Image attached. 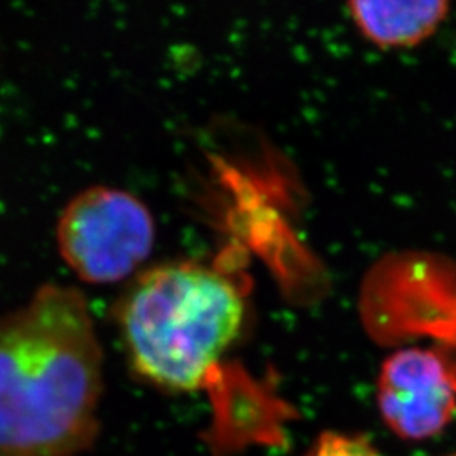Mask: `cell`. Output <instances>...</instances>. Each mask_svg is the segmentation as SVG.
<instances>
[{
    "label": "cell",
    "instance_id": "obj_3",
    "mask_svg": "<svg viewBox=\"0 0 456 456\" xmlns=\"http://www.w3.org/2000/svg\"><path fill=\"white\" fill-rule=\"evenodd\" d=\"M154 240L156 225L146 203L105 184L73 196L56 224L61 259L88 284L131 277L151 256Z\"/></svg>",
    "mask_w": 456,
    "mask_h": 456
},
{
    "label": "cell",
    "instance_id": "obj_6",
    "mask_svg": "<svg viewBox=\"0 0 456 456\" xmlns=\"http://www.w3.org/2000/svg\"><path fill=\"white\" fill-rule=\"evenodd\" d=\"M303 456H382V453L365 436L326 431Z\"/></svg>",
    "mask_w": 456,
    "mask_h": 456
},
{
    "label": "cell",
    "instance_id": "obj_5",
    "mask_svg": "<svg viewBox=\"0 0 456 456\" xmlns=\"http://www.w3.org/2000/svg\"><path fill=\"white\" fill-rule=\"evenodd\" d=\"M348 7L369 43L384 49L411 48L440 28L450 0H348Z\"/></svg>",
    "mask_w": 456,
    "mask_h": 456
},
{
    "label": "cell",
    "instance_id": "obj_1",
    "mask_svg": "<svg viewBox=\"0 0 456 456\" xmlns=\"http://www.w3.org/2000/svg\"><path fill=\"white\" fill-rule=\"evenodd\" d=\"M103 352L86 297L49 284L0 316V456H77L97 438Z\"/></svg>",
    "mask_w": 456,
    "mask_h": 456
},
{
    "label": "cell",
    "instance_id": "obj_2",
    "mask_svg": "<svg viewBox=\"0 0 456 456\" xmlns=\"http://www.w3.org/2000/svg\"><path fill=\"white\" fill-rule=\"evenodd\" d=\"M245 289L216 265L167 262L135 277L114 308L132 370L166 391L201 389L237 340Z\"/></svg>",
    "mask_w": 456,
    "mask_h": 456
},
{
    "label": "cell",
    "instance_id": "obj_4",
    "mask_svg": "<svg viewBox=\"0 0 456 456\" xmlns=\"http://www.w3.org/2000/svg\"><path fill=\"white\" fill-rule=\"evenodd\" d=\"M382 421L403 440H431L456 416V365L436 348L409 346L382 362L377 379Z\"/></svg>",
    "mask_w": 456,
    "mask_h": 456
}]
</instances>
